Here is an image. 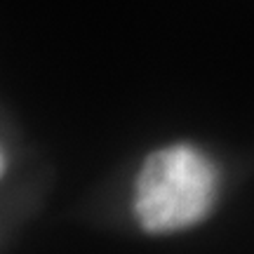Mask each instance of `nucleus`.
Returning a JSON list of instances; mask_svg holds the SVG:
<instances>
[{
    "label": "nucleus",
    "mask_w": 254,
    "mask_h": 254,
    "mask_svg": "<svg viewBox=\"0 0 254 254\" xmlns=\"http://www.w3.org/2000/svg\"><path fill=\"white\" fill-rule=\"evenodd\" d=\"M219 174L207 155L190 144L165 146L146 158L134 189V217L148 233H172L207 217Z\"/></svg>",
    "instance_id": "f257e3e1"
}]
</instances>
